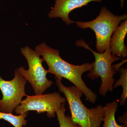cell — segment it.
I'll return each instance as SVG.
<instances>
[{
    "mask_svg": "<svg viewBox=\"0 0 127 127\" xmlns=\"http://www.w3.org/2000/svg\"><path fill=\"white\" fill-rule=\"evenodd\" d=\"M35 50L46 63L49 73L55 75V78L67 79L82 91L87 100L95 103L97 95L87 86L82 77L84 73L92 70L93 63H86L81 65L71 64L62 58L58 50L48 46L45 42L37 45Z\"/></svg>",
    "mask_w": 127,
    "mask_h": 127,
    "instance_id": "obj_1",
    "label": "cell"
},
{
    "mask_svg": "<svg viewBox=\"0 0 127 127\" xmlns=\"http://www.w3.org/2000/svg\"><path fill=\"white\" fill-rule=\"evenodd\" d=\"M59 92L65 95L73 122L80 127H100L104 116L103 107L98 105L89 108L83 104L81 97L83 93L75 86L66 87L62 80L55 78Z\"/></svg>",
    "mask_w": 127,
    "mask_h": 127,
    "instance_id": "obj_2",
    "label": "cell"
},
{
    "mask_svg": "<svg viewBox=\"0 0 127 127\" xmlns=\"http://www.w3.org/2000/svg\"><path fill=\"white\" fill-rule=\"evenodd\" d=\"M75 44L77 46L84 48L93 53L95 61L93 63V67L87 76L92 80L101 78L102 83L99 92L100 95L105 96L108 92L113 91L115 81L113 76L117 70L112 64L115 61H119L121 57L112 54L109 47L102 53L96 52L91 49L86 42L82 39L78 40Z\"/></svg>",
    "mask_w": 127,
    "mask_h": 127,
    "instance_id": "obj_3",
    "label": "cell"
},
{
    "mask_svg": "<svg viewBox=\"0 0 127 127\" xmlns=\"http://www.w3.org/2000/svg\"><path fill=\"white\" fill-rule=\"evenodd\" d=\"M127 18V14L116 15L104 6L101 9L97 17L93 20L75 23L80 28H90L95 32L96 40V48L98 52L102 53L109 47L113 32L121 22Z\"/></svg>",
    "mask_w": 127,
    "mask_h": 127,
    "instance_id": "obj_4",
    "label": "cell"
},
{
    "mask_svg": "<svg viewBox=\"0 0 127 127\" xmlns=\"http://www.w3.org/2000/svg\"><path fill=\"white\" fill-rule=\"evenodd\" d=\"M21 52L26 59L29 67L26 70L21 67L17 68L18 71L32 85L36 95L43 94L53 83L47 77L49 72L42 65L43 58L35 50L28 46L22 48Z\"/></svg>",
    "mask_w": 127,
    "mask_h": 127,
    "instance_id": "obj_5",
    "label": "cell"
},
{
    "mask_svg": "<svg viewBox=\"0 0 127 127\" xmlns=\"http://www.w3.org/2000/svg\"><path fill=\"white\" fill-rule=\"evenodd\" d=\"M65 98L59 93L28 96L14 109L17 114H22L29 111H36L38 113L46 112L48 117H55L57 111L65 104Z\"/></svg>",
    "mask_w": 127,
    "mask_h": 127,
    "instance_id": "obj_6",
    "label": "cell"
},
{
    "mask_svg": "<svg viewBox=\"0 0 127 127\" xmlns=\"http://www.w3.org/2000/svg\"><path fill=\"white\" fill-rule=\"evenodd\" d=\"M14 77L10 81H5L0 76V89L2 98L0 100V111L12 113L19 106L23 97L27 96L25 88L27 80L18 69L15 71Z\"/></svg>",
    "mask_w": 127,
    "mask_h": 127,
    "instance_id": "obj_7",
    "label": "cell"
},
{
    "mask_svg": "<svg viewBox=\"0 0 127 127\" xmlns=\"http://www.w3.org/2000/svg\"><path fill=\"white\" fill-rule=\"evenodd\" d=\"M103 0H55L54 7L48 14L50 18H60L67 25L75 23L69 17L71 12L86 6L92 1L101 2Z\"/></svg>",
    "mask_w": 127,
    "mask_h": 127,
    "instance_id": "obj_8",
    "label": "cell"
},
{
    "mask_svg": "<svg viewBox=\"0 0 127 127\" xmlns=\"http://www.w3.org/2000/svg\"><path fill=\"white\" fill-rule=\"evenodd\" d=\"M127 32V20L120 23L111 36L109 48L112 54L125 58L127 57V47L124 40Z\"/></svg>",
    "mask_w": 127,
    "mask_h": 127,
    "instance_id": "obj_9",
    "label": "cell"
},
{
    "mask_svg": "<svg viewBox=\"0 0 127 127\" xmlns=\"http://www.w3.org/2000/svg\"><path fill=\"white\" fill-rule=\"evenodd\" d=\"M118 103L112 102L107 103L103 107L104 112L103 127H125L124 125H119L116 122L115 114L118 107Z\"/></svg>",
    "mask_w": 127,
    "mask_h": 127,
    "instance_id": "obj_10",
    "label": "cell"
},
{
    "mask_svg": "<svg viewBox=\"0 0 127 127\" xmlns=\"http://www.w3.org/2000/svg\"><path fill=\"white\" fill-rule=\"evenodd\" d=\"M28 113L15 116L12 113H5L0 111V119H4L7 121L15 127H22L27 123L26 118L27 117Z\"/></svg>",
    "mask_w": 127,
    "mask_h": 127,
    "instance_id": "obj_11",
    "label": "cell"
},
{
    "mask_svg": "<svg viewBox=\"0 0 127 127\" xmlns=\"http://www.w3.org/2000/svg\"><path fill=\"white\" fill-rule=\"evenodd\" d=\"M119 72L121 73L120 79L114 84L113 87L116 88L120 86L122 87L123 92L120 98V104L122 106H125L127 97V68H121Z\"/></svg>",
    "mask_w": 127,
    "mask_h": 127,
    "instance_id": "obj_12",
    "label": "cell"
},
{
    "mask_svg": "<svg viewBox=\"0 0 127 127\" xmlns=\"http://www.w3.org/2000/svg\"><path fill=\"white\" fill-rule=\"evenodd\" d=\"M65 106V105H63L56 112L60 127H80L79 125L73 122L71 116L66 115Z\"/></svg>",
    "mask_w": 127,
    "mask_h": 127,
    "instance_id": "obj_13",
    "label": "cell"
},
{
    "mask_svg": "<svg viewBox=\"0 0 127 127\" xmlns=\"http://www.w3.org/2000/svg\"><path fill=\"white\" fill-rule=\"evenodd\" d=\"M127 112H125L124 114L122 117H120L118 118L119 122V123H122L125 127H127Z\"/></svg>",
    "mask_w": 127,
    "mask_h": 127,
    "instance_id": "obj_14",
    "label": "cell"
},
{
    "mask_svg": "<svg viewBox=\"0 0 127 127\" xmlns=\"http://www.w3.org/2000/svg\"><path fill=\"white\" fill-rule=\"evenodd\" d=\"M120 0V7H122V9L124 8V2L125 0Z\"/></svg>",
    "mask_w": 127,
    "mask_h": 127,
    "instance_id": "obj_15",
    "label": "cell"
}]
</instances>
